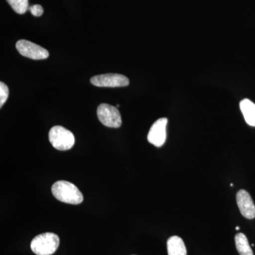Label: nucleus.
Listing matches in <instances>:
<instances>
[{"label":"nucleus","mask_w":255,"mask_h":255,"mask_svg":"<svg viewBox=\"0 0 255 255\" xmlns=\"http://www.w3.org/2000/svg\"><path fill=\"white\" fill-rule=\"evenodd\" d=\"M52 194L58 201L69 204H80L84 199L80 189L68 181L55 182L52 187Z\"/></svg>","instance_id":"f257e3e1"},{"label":"nucleus","mask_w":255,"mask_h":255,"mask_svg":"<svg viewBox=\"0 0 255 255\" xmlns=\"http://www.w3.org/2000/svg\"><path fill=\"white\" fill-rule=\"evenodd\" d=\"M60 245V238L53 233H45L33 238L31 243V251L37 255L54 254Z\"/></svg>","instance_id":"f03ea898"},{"label":"nucleus","mask_w":255,"mask_h":255,"mask_svg":"<svg viewBox=\"0 0 255 255\" xmlns=\"http://www.w3.org/2000/svg\"><path fill=\"white\" fill-rule=\"evenodd\" d=\"M49 140L55 149L61 151L70 150L75 142L73 132L60 126H55L50 129Z\"/></svg>","instance_id":"7ed1b4c3"},{"label":"nucleus","mask_w":255,"mask_h":255,"mask_svg":"<svg viewBox=\"0 0 255 255\" xmlns=\"http://www.w3.org/2000/svg\"><path fill=\"white\" fill-rule=\"evenodd\" d=\"M97 117L101 123L105 127L110 128H119L122 126V119L120 112L117 107L102 104L97 108Z\"/></svg>","instance_id":"20e7f679"},{"label":"nucleus","mask_w":255,"mask_h":255,"mask_svg":"<svg viewBox=\"0 0 255 255\" xmlns=\"http://www.w3.org/2000/svg\"><path fill=\"white\" fill-rule=\"evenodd\" d=\"M18 53L33 60H43L48 58L49 53L43 47L26 40H20L16 44Z\"/></svg>","instance_id":"39448f33"},{"label":"nucleus","mask_w":255,"mask_h":255,"mask_svg":"<svg viewBox=\"0 0 255 255\" xmlns=\"http://www.w3.org/2000/svg\"><path fill=\"white\" fill-rule=\"evenodd\" d=\"M90 82L92 85L101 87H127L129 85V80L120 74H105L92 77Z\"/></svg>","instance_id":"423d86ee"},{"label":"nucleus","mask_w":255,"mask_h":255,"mask_svg":"<svg viewBox=\"0 0 255 255\" xmlns=\"http://www.w3.org/2000/svg\"><path fill=\"white\" fill-rule=\"evenodd\" d=\"M167 122L168 120L167 118H161L152 124L147 135V140L152 145L157 147L164 145L167 137L166 128Z\"/></svg>","instance_id":"0eeeda50"},{"label":"nucleus","mask_w":255,"mask_h":255,"mask_svg":"<svg viewBox=\"0 0 255 255\" xmlns=\"http://www.w3.org/2000/svg\"><path fill=\"white\" fill-rule=\"evenodd\" d=\"M236 200L241 214L246 219H254L255 205L251 194L244 189H241L237 193Z\"/></svg>","instance_id":"6e6552de"},{"label":"nucleus","mask_w":255,"mask_h":255,"mask_svg":"<svg viewBox=\"0 0 255 255\" xmlns=\"http://www.w3.org/2000/svg\"><path fill=\"white\" fill-rule=\"evenodd\" d=\"M168 255H187V248L184 241L179 236H172L167 243Z\"/></svg>","instance_id":"1a4fd4ad"},{"label":"nucleus","mask_w":255,"mask_h":255,"mask_svg":"<svg viewBox=\"0 0 255 255\" xmlns=\"http://www.w3.org/2000/svg\"><path fill=\"white\" fill-rule=\"evenodd\" d=\"M240 107L248 125L255 127V105L252 101L245 99L241 101Z\"/></svg>","instance_id":"9d476101"},{"label":"nucleus","mask_w":255,"mask_h":255,"mask_svg":"<svg viewBox=\"0 0 255 255\" xmlns=\"http://www.w3.org/2000/svg\"><path fill=\"white\" fill-rule=\"evenodd\" d=\"M235 242L240 255H254L246 235L238 233L235 237Z\"/></svg>","instance_id":"9b49d317"},{"label":"nucleus","mask_w":255,"mask_h":255,"mask_svg":"<svg viewBox=\"0 0 255 255\" xmlns=\"http://www.w3.org/2000/svg\"><path fill=\"white\" fill-rule=\"evenodd\" d=\"M13 10L19 14H23L28 9V0H6Z\"/></svg>","instance_id":"f8f14e48"},{"label":"nucleus","mask_w":255,"mask_h":255,"mask_svg":"<svg viewBox=\"0 0 255 255\" xmlns=\"http://www.w3.org/2000/svg\"><path fill=\"white\" fill-rule=\"evenodd\" d=\"M9 97V88L4 82H0V107L4 105Z\"/></svg>","instance_id":"ddd939ff"},{"label":"nucleus","mask_w":255,"mask_h":255,"mask_svg":"<svg viewBox=\"0 0 255 255\" xmlns=\"http://www.w3.org/2000/svg\"><path fill=\"white\" fill-rule=\"evenodd\" d=\"M28 9L34 16H41L43 14V8L40 4H35L29 6Z\"/></svg>","instance_id":"4468645a"},{"label":"nucleus","mask_w":255,"mask_h":255,"mask_svg":"<svg viewBox=\"0 0 255 255\" xmlns=\"http://www.w3.org/2000/svg\"><path fill=\"white\" fill-rule=\"evenodd\" d=\"M236 230H237V231H238V230H239V229H240V228H239V227H238H238H236Z\"/></svg>","instance_id":"2eb2a0df"}]
</instances>
